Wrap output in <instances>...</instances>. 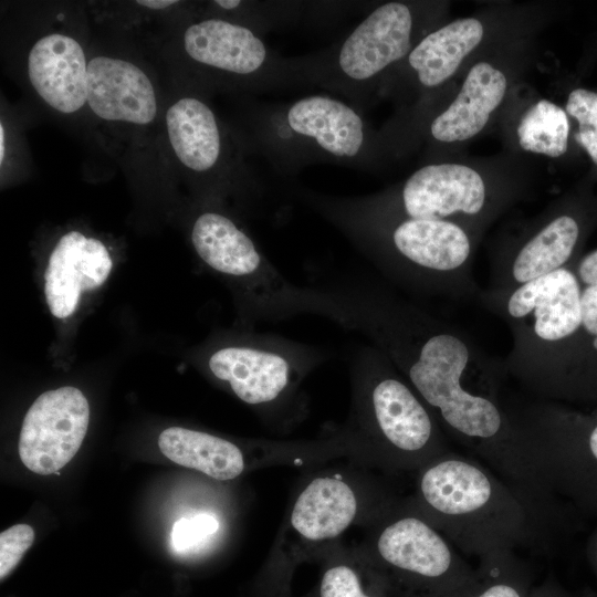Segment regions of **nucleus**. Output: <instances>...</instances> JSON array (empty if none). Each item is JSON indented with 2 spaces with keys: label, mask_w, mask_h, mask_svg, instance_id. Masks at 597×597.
<instances>
[{
  "label": "nucleus",
  "mask_w": 597,
  "mask_h": 597,
  "mask_svg": "<svg viewBox=\"0 0 597 597\" xmlns=\"http://www.w3.org/2000/svg\"><path fill=\"white\" fill-rule=\"evenodd\" d=\"M214 4H217L219 8H222L224 10H233V9H237L238 7L241 6V1H238V0H218V1H214L213 2Z\"/></svg>",
  "instance_id": "34"
},
{
  "label": "nucleus",
  "mask_w": 597,
  "mask_h": 597,
  "mask_svg": "<svg viewBox=\"0 0 597 597\" xmlns=\"http://www.w3.org/2000/svg\"><path fill=\"white\" fill-rule=\"evenodd\" d=\"M413 509L453 546L478 558L514 551L557 528L490 467L451 450L419 469Z\"/></svg>",
  "instance_id": "3"
},
{
  "label": "nucleus",
  "mask_w": 597,
  "mask_h": 597,
  "mask_svg": "<svg viewBox=\"0 0 597 597\" xmlns=\"http://www.w3.org/2000/svg\"><path fill=\"white\" fill-rule=\"evenodd\" d=\"M374 567V566H373ZM384 576L374 567L366 579L364 572L348 563H334L324 568L315 597H390Z\"/></svg>",
  "instance_id": "26"
},
{
  "label": "nucleus",
  "mask_w": 597,
  "mask_h": 597,
  "mask_svg": "<svg viewBox=\"0 0 597 597\" xmlns=\"http://www.w3.org/2000/svg\"><path fill=\"white\" fill-rule=\"evenodd\" d=\"M90 406L71 386L40 395L29 408L19 438L22 463L32 472L57 473L77 453L87 431Z\"/></svg>",
  "instance_id": "15"
},
{
  "label": "nucleus",
  "mask_w": 597,
  "mask_h": 597,
  "mask_svg": "<svg viewBox=\"0 0 597 597\" xmlns=\"http://www.w3.org/2000/svg\"><path fill=\"white\" fill-rule=\"evenodd\" d=\"M170 145L179 161L195 172H208L220 159L222 143L217 117L201 100L182 97L166 113Z\"/></svg>",
  "instance_id": "21"
},
{
  "label": "nucleus",
  "mask_w": 597,
  "mask_h": 597,
  "mask_svg": "<svg viewBox=\"0 0 597 597\" xmlns=\"http://www.w3.org/2000/svg\"><path fill=\"white\" fill-rule=\"evenodd\" d=\"M158 447L172 462L217 480L234 479L244 469L243 454L234 443L207 432L170 427L159 434Z\"/></svg>",
  "instance_id": "23"
},
{
  "label": "nucleus",
  "mask_w": 597,
  "mask_h": 597,
  "mask_svg": "<svg viewBox=\"0 0 597 597\" xmlns=\"http://www.w3.org/2000/svg\"><path fill=\"white\" fill-rule=\"evenodd\" d=\"M371 565L386 579L392 597H458L478 577L476 568L413 507L380 528Z\"/></svg>",
  "instance_id": "8"
},
{
  "label": "nucleus",
  "mask_w": 597,
  "mask_h": 597,
  "mask_svg": "<svg viewBox=\"0 0 597 597\" xmlns=\"http://www.w3.org/2000/svg\"><path fill=\"white\" fill-rule=\"evenodd\" d=\"M565 111L578 123L574 134L576 143L597 165V93L586 88L573 90L568 94Z\"/></svg>",
  "instance_id": "27"
},
{
  "label": "nucleus",
  "mask_w": 597,
  "mask_h": 597,
  "mask_svg": "<svg viewBox=\"0 0 597 597\" xmlns=\"http://www.w3.org/2000/svg\"><path fill=\"white\" fill-rule=\"evenodd\" d=\"M352 362L356 422L385 463L420 469L450 450L427 406L378 348L363 346Z\"/></svg>",
  "instance_id": "5"
},
{
  "label": "nucleus",
  "mask_w": 597,
  "mask_h": 597,
  "mask_svg": "<svg viewBox=\"0 0 597 597\" xmlns=\"http://www.w3.org/2000/svg\"><path fill=\"white\" fill-rule=\"evenodd\" d=\"M325 359V353L317 348L270 334L258 345L214 350L208 368L245 404L273 406L291 395L300 380Z\"/></svg>",
  "instance_id": "12"
},
{
  "label": "nucleus",
  "mask_w": 597,
  "mask_h": 597,
  "mask_svg": "<svg viewBox=\"0 0 597 597\" xmlns=\"http://www.w3.org/2000/svg\"><path fill=\"white\" fill-rule=\"evenodd\" d=\"M588 227L584 206L566 199L546 207L491 244L486 289L510 291L576 262Z\"/></svg>",
  "instance_id": "10"
},
{
  "label": "nucleus",
  "mask_w": 597,
  "mask_h": 597,
  "mask_svg": "<svg viewBox=\"0 0 597 597\" xmlns=\"http://www.w3.org/2000/svg\"><path fill=\"white\" fill-rule=\"evenodd\" d=\"M345 327L369 339L427 406L447 438L527 494L544 488L532 448L501 396L503 359L462 328L374 280L326 287Z\"/></svg>",
  "instance_id": "1"
},
{
  "label": "nucleus",
  "mask_w": 597,
  "mask_h": 597,
  "mask_svg": "<svg viewBox=\"0 0 597 597\" xmlns=\"http://www.w3.org/2000/svg\"><path fill=\"white\" fill-rule=\"evenodd\" d=\"M475 583L458 597H527L534 574L514 551L504 549L479 558Z\"/></svg>",
  "instance_id": "25"
},
{
  "label": "nucleus",
  "mask_w": 597,
  "mask_h": 597,
  "mask_svg": "<svg viewBox=\"0 0 597 597\" xmlns=\"http://www.w3.org/2000/svg\"><path fill=\"white\" fill-rule=\"evenodd\" d=\"M586 554L587 558L589 561V564L595 573V576L597 578V526L590 534L587 547H586Z\"/></svg>",
  "instance_id": "32"
},
{
  "label": "nucleus",
  "mask_w": 597,
  "mask_h": 597,
  "mask_svg": "<svg viewBox=\"0 0 597 597\" xmlns=\"http://www.w3.org/2000/svg\"><path fill=\"white\" fill-rule=\"evenodd\" d=\"M218 530V521L209 514H198L180 519L170 533L171 547L177 553H188L197 548L208 536Z\"/></svg>",
  "instance_id": "28"
},
{
  "label": "nucleus",
  "mask_w": 597,
  "mask_h": 597,
  "mask_svg": "<svg viewBox=\"0 0 597 597\" xmlns=\"http://www.w3.org/2000/svg\"><path fill=\"white\" fill-rule=\"evenodd\" d=\"M270 143L286 157L352 164L368 155L373 136L348 104L327 95H308L270 117Z\"/></svg>",
  "instance_id": "11"
},
{
  "label": "nucleus",
  "mask_w": 597,
  "mask_h": 597,
  "mask_svg": "<svg viewBox=\"0 0 597 597\" xmlns=\"http://www.w3.org/2000/svg\"><path fill=\"white\" fill-rule=\"evenodd\" d=\"M514 48L496 44L468 67L455 94L428 124L432 145L458 148L503 114L517 88L519 56Z\"/></svg>",
  "instance_id": "13"
},
{
  "label": "nucleus",
  "mask_w": 597,
  "mask_h": 597,
  "mask_svg": "<svg viewBox=\"0 0 597 597\" xmlns=\"http://www.w3.org/2000/svg\"><path fill=\"white\" fill-rule=\"evenodd\" d=\"M430 3L390 1L375 8L322 67L325 82L359 94L374 87L439 27ZM323 75V77H324Z\"/></svg>",
  "instance_id": "9"
},
{
  "label": "nucleus",
  "mask_w": 597,
  "mask_h": 597,
  "mask_svg": "<svg viewBox=\"0 0 597 597\" xmlns=\"http://www.w3.org/2000/svg\"><path fill=\"white\" fill-rule=\"evenodd\" d=\"M184 49L195 62L240 76L266 74L279 84L291 75L263 40L251 29L222 19H207L189 25Z\"/></svg>",
  "instance_id": "16"
},
{
  "label": "nucleus",
  "mask_w": 597,
  "mask_h": 597,
  "mask_svg": "<svg viewBox=\"0 0 597 597\" xmlns=\"http://www.w3.org/2000/svg\"><path fill=\"white\" fill-rule=\"evenodd\" d=\"M4 157V128L3 125H0V163L3 161Z\"/></svg>",
  "instance_id": "35"
},
{
  "label": "nucleus",
  "mask_w": 597,
  "mask_h": 597,
  "mask_svg": "<svg viewBox=\"0 0 597 597\" xmlns=\"http://www.w3.org/2000/svg\"><path fill=\"white\" fill-rule=\"evenodd\" d=\"M178 1L174 0H138L136 1L137 4L149 8V9H165L168 8Z\"/></svg>",
  "instance_id": "33"
},
{
  "label": "nucleus",
  "mask_w": 597,
  "mask_h": 597,
  "mask_svg": "<svg viewBox=\"0 0 597 597\" xmlns=\"http://www.w3.org/2000/svg\"><path fill=\"white\" fill-rule=\"evenodd\" d=\"M525 190L523 180L496 174L489 165L447 160L421 166L395 189L354 201L376 212L454 222L482 241L491 223L522 200Z\"/></svg>",
  "instance_id": "6"
},
{
  "label": "nucleus",
  "mask_w": 597,
  "mask_h": 597,
  "mask_svg": "<svg viewBox=\"0 0 597 597\" xmlns=\"http://www.w3.org/2000/svg\"><path fill=\"white\" fill-rule=\"evenodd\" d=\"M498 22L491 17H463L427 33L387 76L401 75L415 92L438 93L494 45ZM386 81V80H385Z\"/></svg>",
  "instance_id": "14"
},
{
  "label": "nucleus",
  "mask_w": 597,
  "mask_h": 597,
  "mask_svg": "<svg viewBox=\"0 0 597 597\" xmlns=\"http://www.w3.org/2000/svg\"><path fill=\"white\" fill-rule=\"evenodd\" d=\"M510 117L507 135L514 149L546 158L566 154L570 123L565 108L547 98L535 97Z\"/></svg>",
  "instance_id": "24"
},
{
  "label": "nucleus",
  "mask_w": 597,
  "mask_h": 597,
  "mask_svg": "<svg viewBox=\"0 0 597 597\" xmlns=\"http://www.w3.org/2000/svg\"><path fill=\"white\" fill-rule=\"evenodd\" d=\"M271 597H281V594L270 595Z\"/></svg>",
  "instance_id": "36"
},
{
  "label": "nucleus",
  "mask_w": 597,
  "mask_h": 597,
  "mask_svg": "<svg viewBox=\"0 0 597 597\" xmlns=\"http://www.w3.org/2000/svg\"><path fill=\"white\" fill-rule=\"evenodd\" d=\"M191 242L206 264L234 280L250 275L265 258L247 233L219 212L208 211L197 217Z\"/></svg>",
  "instance_id": "22"
},
{
  "label": "nucleus",
  "mask_w": 597,
  "mask_h": 597,
  "mask_svg": "<svg viewBox=\"0 0 597 597\" xmlns=\"http://www.w3.org/2000/svg\"><path fill=\"white\" fill-rule=\"evenodd\" d=\"M527 597H576L568 591L554 577L544 579L541 584H535Z\"/></svg>",
  "instance_id": "31"
},
{
  "label": "nucleus",
  "mask_w": 597,
  "mask_h": 597,
  "mask_svg": "<svg viewBox=\"0 0 597 597\" xmlns=\"http://www.w3.org/2000/svg\"><path fill=\"white\" fill-rule=\"evenodd\" d=\"M320 209L391 284L428 297L478 300L473 264L481 240L464 227L376 212L354 200L323 201Z\"/></svg>",
  "instance_id": "2"
},
{
  "label": "nucleus",
  "mask_w": 597,
  "mask_h": 597,
  "mask_svg": "<svg viewBox=\"0 0 597 597\" xmlns=\"http://www.w3.org/2000/svg\"><path fill=\"white\" fill-rule=\"evenodd\" d=\"M574 263L510 291L482 289L478 296L510 329L507 377L540 400L570 406L577 405L574 353L582 318Z\"/></svg>",
  "instance_id": "4"
},
{
  "label": "nucleus",
  "mask_w": 597,
  "mask_h": 597,
  "mask_svg": "<svg viewBox=\"0 0 597 597\" xmlns=\"http://www.w3.org/2000/svg\"><path fill=\"white\" fill-rule=\"evenodd\" d=\"M87 64L75 39L51 33L38 40L29 52V80L50 107L74 113L86 103Z\"/></svg>",
  "instance_id": "19"
},
{
  "label": "nucleus",
  "mask_w": 597,
  "mask_h": 597,
  "mask_svg": "<svg viewBox=\"0 0 597 597\" xmlns=\"http://www.w3.org/2000/svg\"><path fill=\"white\" fill-rule=\"evenodd\" d=\"M574 271L582 285L597 283V249L582 254L574 263Z\"/></svg>",
  "instance_id": "30"
},
{
  "label": "nucleus",
  "mask_w": 597,
  "mask_h": 597,
  "mask_svg": "<svg viewBox=\"0 0 597 597\" xmlns=\"http://www.w3.org/2000/svg\"><path fill=\"white\" fill-rule=\"evenodd\" d=\"M357 511L356 494L345 481L320 476L295 500L290 524L303 540L321 542L342 534L353 523Z\"/></svg>",
  "instance_id": "20"
},
{
  "label": "nucleus",
  "mask_w": 597,
  "mask_h": 597,
  "mask_svg": "<svg viewBox=\"0 0 597 597\" xmlns=\"http://www.w3.org/2000/svg\"><path fill=\"white\" fill-rule=\"evenodd\" d=\"M86 103L100 118L147 125L155 119L157 100L147 74L115 57L96 56L87 64Z\"/></svg>",
  "instance_id": "18"
},
{
  "label": "nucleus",
  "mask_w": 597,
  "mask_h": 597,
  "mask_svg": "<svg viewBox=\"0 0 597 597\" xmlns=\"http://www.w3.org/2000/svg\"><path fill=\"white\" fill-rule=\"evenodd\" d=\"M34 541L30 525L17 524L0 534V578L4 579L19 564Z\"/></svg>",
  "instance_id": "29"
},
{
  "label": "nucleus",
  "mask_w": 597,
  "mask_h": 597,
  "mask_svg": "<svg viewBox=\"0 0 597 597\" xmlns=\"http://www.w3.org/2000/svg\"><path fill=\"white\" fill-rule=\"evenodd\" d=\"M507 405L555 495L597 517V407L540 399Z\"/></svg>",
  "instance_id": "7"
},
{
  "label": "nucleus",
  "mask_w": 597,
  "mask_h": 597,
  "mask_svg": "<svg viewBox=\"0 0 597 597\" xmlns=\"http://www.w3.org/2000/svg\"><path fill=\"white\" fill-rule=\"evenodd\" d=\"M112 266V258L102 241L78 231L62 235L51 252L44 273V293L52 315L57 318L70 316L81 293L101 286Z\"/></svg>",
  "instance_id": "17"
}]
</instances>
